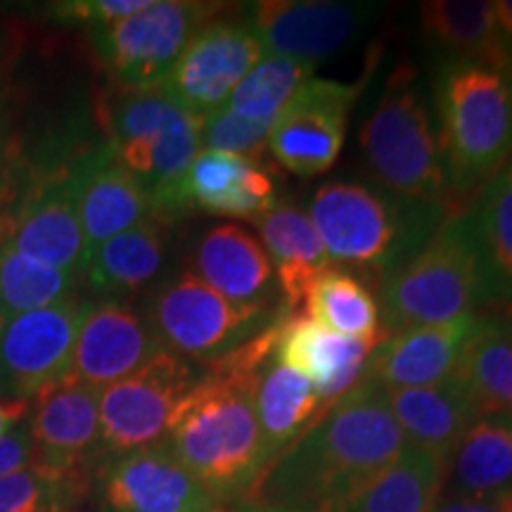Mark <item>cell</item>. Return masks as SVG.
Returning <instances> with one entry per match:
<instances>
[{"label": "cell", "instance_id": "obj_1", "mask_svg": "<svg viewBox=\"0 0 512 512\" xmlns=\"http://www.w3.org/2000/svg\"><path fill=\"white\" fill-rule=\"evenodd\" d=\"M280 320L204 366L169 422L164 441L216 503L245 505L266 475L254 392L275 354Z\"/></svg>", "mask_w": 512, "mask_h": 512}, {"label": "cell", "instance_id": "obj_2", "mask_svg": "<svg viewBox=\"0 0 512 512\" xmlns=\"http://www.w3.org/2000/svg\"><path fill=\"white\" fill-rule=\"evenodd\" d=\"M406 448L382 387L361 380L268 467L245 505L328 512Z\"/></svg>", "mask_w": 512, "mask_h": 512}, {"label": "cell", "instance_id": "obj_3", "mask_svg": "<svg viewBox=\"0 0 512 512\" xmlns=\"http://www.w3.org/2000/svg\"><path fill=\"white\" fill-rule=\"evenodd\" d=\"M458 209L406 202L375 183L335 178L318 185L306 214L332 266L366 273L380 285L413 259Z\"/></svg>", "mask_w": 512, "mask_h": 512}, {"label": "cell", "instance_id": "obj_4", "mask_svg": "<svg viewBox=\"0 0 512 512\" xmlns=\"http://www.w3.org/2000/svg\"><path fill=\"white\" fill-rule=\"evenodd\" d=\"M98 121L107 147L143 185L157 221L176 219L192 204L185 174L202 150V119L192 117L159 86H114L100 95Z\"/></svg>", "mask_w": 512, "mask_h": 512}, {"label": "cell", "instance_id": "obj_5", "mask_svg": "<svg viewBox=\"0 0 512 512\" xmlns=\"http://www.w3.org/2000/svg\"><path fill=\"white\" fill-rule=\"evenodd\" d=\"M434 110L448 188L456 200L475 195L512 159V69L439 64Z\"/></svg>", "mask_w": 512, "mask_h": 512}, {"label": "cell", "instance_id": "obj_6", "mask_svg": "<svg viewBox=\"0 0 512 512\" xmlns=\"http://www.w3.org/2000/svg\"><path fill=\"white\" fill-rule=\"evenodd\" d=\"M384 335L477 316L486 278L470 209L453 211L430 242L377 285Z\"/></svg>", "mask_w": 512, "mask_h": 512}, {"label": "cell", "instance_id": "obj_7", "mask_svg": "<svg viewBox=\"0 0 512 512\" xmlns=\"http://www.w3.org/2000/svg\"><path fill=\"white\" fill-rule=\"evenodd\" d=\"M358 143L377 188L406 202L458 207L441 162L432 110L411 64H401L389 76Z\"/></svg>", "mask_w": 512, "mask_h": 512}, {"label": "cell", "instance_id": "obj_8", "mask_svg": "<svg viewBox=\"0 0 512 512\" xmlns=\"http://www.w3.org/2000/svg\"><path fill=\"white\" fill-rule=\"evenodd\" d=\"M283 309H247L221 297L190 271L164 283L147 306V323L166 351L209 366L285 318Z\"/></svg>", "mask_w": 512, "mask_h": 512}, {"label": "cell", "instance_id": "obj_9", "mask_svg": "<svg viewBox=\"0 0 512 512\" xmlns=\"http://www.w3.org/2000/svg\"><path fill=\"white\" fill-rule=\"evenodd\" d=\"M200 375V366L162 351L138 373L100 389V453L119 458L162 444L176 406Z\"/></svg>", "mask_w": 512, "mask_h": 512}, {"label": "cell", "instance_id": "obj_10", "mask_svg": "<svg viewBox=\"0 0 512 512\" xmlns=\"http://www.w3.org/2000/svg\"><path fill=\"white\" fill-rule=\"evenodd\" d=\"M219 8L190 0H147L143 10L95 29V48L119 86H162L192 36L219 15Z\"/></svg>", "mask_w": 512, "mask_h": 512}, {"label": "cell", "instance_id": "obj_11", "mask_svg": "<svg viewBox=\"0 0 512 512\" xmlns=\"http://www.w3.org/2000/svg\"><path fill=\"white\" fill-rule=\"evenodd\" d=\"M264 57V46L245 17H214L192 36L162 81V91L192 117L221 110L238 83Z\"/></svg>", "mask_w": 512, "mask_h": 512}, {"label": "cell", "instance_id": "obj_12", "mask_svg": "<svg viewBox=\"0 0 512 512\" xmlns=\"http://www.w3.org/2000/svg\"><path fill=\"white\" fill-rule=\"evenodd\" d=\"M366 79L344 83L309 79L292 95L268 133V152L299 178L325 174L335 166L347 136L349 114Z\"/></svg>", "mask_w": 512, "mask_h": 512}, {"label": "cell", "instance_id": "obj_13", "mask_svg": "<svg viewBox=\"0 0 512 512\" xmlns=\"http://www.w3.org/2000/svg\"><path fill=\"white\" fill-rule=\"evenodd\" d=\"M88 304L72 294L0 323V382L8 384L12 394L34 399L50 384L72 375L76 337Z\"/></svg>", "mask_w": 512, "mask_h": 512}, {"label": "cell", "instance_id": "obj_14", "mask_svg": "<svg viewBox=\"0 0 512 512\" xmlns=\"http://www.w3.org/2000/svg\"><path fill=\"white\" fill-rule=\"evenodd\" d=\"M31 470L86 489V465L100 453L98 389L74 375L31 399Z\"/></svg>", "mask_w": 512, "mask_h": 512}, {"label": "cell", "instance_id": "obj_15", "mask_svg": "<svg viewBox=\"0 0 512 512\" xmlns=\"http://www.w3.org/2000/svg\"><path fill=\"white\" fill-rule=\"evenodd\" d=\"M373 8L342 0H261L247 10L264 53L318 64L356 41Z\"/></svg>", "mask_w": 512, "mask_h": 512}, {"label": "cell", "instance_id": "obj_16", "mask_svg": "<svg viewBox=\"0 0 512 512\" xmlns=\"http://www.w3.org/2000/svg\"><path fill=\"white\" fill-rule=\"evenodd\" d=\"M100 494L107 512H214L221 505L166 441L110 458L100 475Z\"/></svg>", "mask_w": 512, "mask_h": 512}, {"label": "cell", "instance_id": "obj_17", "mask_svg": "<svg viewBox=\"0 0 512 512\" xmlns=\"http://www.w3.org/2000/svg\"><path fill=\"white\" fill-rule=\"evenodd\" d=\"M166 351L145 313L119 299L91 302L81 320L74 347L72 375L93 389H105L138 373Z\"/></svg>", "mask_w": 512, "mask_h": 512}, {"label": "cell", "instance_id": "obj_18", "mask_svg": "<svg viewBox=\"0 0 512 512\" xmlns=\"http://www.w3.org/2000/svg\"><path fill=\"white\" fill-rule=\"evenodd\" d=\"M0 240L17 252L79 278L86 266V238L76 211L69 169L31 188L15 219L0 226Z\"/></svg>", "mask_w": 512, "mask_h": 512}, {"label": "cell", "instance_id": "obj_19", "mask_svg": "<svg viewBox=\"0 0 512 512\" xmlns=\"http://www.w3.org/2000/svg\"><path fill=\"white\" fill-rule=\"evenodd\" d=\"M190 273L238 306L283 309L266 249L235 221L214 223L197 235L190 252Z\"/></svg>", "mask_w": 512, "mask_h": 512}, {"label": "cell", "instance_id": "obj_20", "mask_svg": "<svg viewBox=\"0 0 512 512\" xmlns=\"http://www.w3.org/2000/svg\"><path fill=\"white\" fill-rule=\"evenodd\" d=\"M380 342L342 337L309 316L287 313L278 325L275 358L306 377L316 389L320 406L328 411L366 377L368 361Z\"/></svg>", "mask_w": 512, "mask_h": 512}, {"label": "cell", "instance_id": "obj_21", "mask_svg": "<svg viewBox=\"0 0 512 512\" xmlns=\"http://www.w3.org/2000/svg\"><path fill=\"white\" fill-rule=\"evenodd\" d=\"M69 178L88 254L114 235L155 219L143 185L119 164L107 145L76 159L69 166Z\"/></svg>", "mask_w": 512, "mask_h": 512}, {"label": "cell", "instance_id": "obj_22", "mask_svg": "<svg viewBox=\"0 0 512 512\" xmlns=\"http://www.w3.org/2000/svg\"><path fill=\"white\" fill-rule=\"evenodd\" d=\"M477 323L479 313L451 323L420 325L387 335L370 356L363 380L384 389L430 387L453 380Z\"/></svg>", "mask_w": 512, "mask_h": 512}, {"label": "cell", "instance_id": "obj_23", "mask_svg": "<svg viewBox=\"0 0 512 512\" xmlns=\"http://www.w3.org/2000/svg\"><path fill=\"white\" fill-rule=\"evenodd\" d=\"M192 207L223 219L256 221L275 204V181L264 164L226 152L200 150L185 174Z\"/></svg>", "mask_w": 512, "mask_h": 512}, {"label": "cell", "instance_id": "obj_24", "mask_svg": "<svg viewBox=\"0 0 512 512\" xmlns=\"http://www.w3.org/2000/svg\"><path fill=\"white\" fill-rule=\"evenodd\" d=\"M382 392L408 446L432 453L446 463L467 427L479 418L475 403L458 380H446L430 387H382Z\"/></svg>", "mask_w": 512, "mask_h": 512}, {"label": "cell", "instance_id": "obj_25", "mask_svg": "<svg viewBox=\"0 0 512 512\" xmlns=\"http://www.w3.org/2000/svg\"><path fill=\"white\" fill-rule=\"evenodd\" d=\"M254 223L259 228L261 247L273 264L283 309L294 313L304 304L313 280L332 266L323 240L309 214L285 200H275Z\"/></svg>", "mask_w": 512, "mask_h": 512}, {"label": "cell", "instance_id": "obj_26", "mask_svg": "<svg viewBox=\"0 0 512 512\" xmlns=\"http://www.w3.org/2000/svg\"><path fill=\"white\" fill-rule=\"evenodd\" d=\"M420 34L439 64L482 62L512 69L498 41L494 3L430 0L418 8Z\"/></svg>", "mask_w": 512, "mask_h": 512}, {"label": "cell", "instance_id": "obj_27", "mask_svg": "<svg viewBox=\"0 0 512 512\" xmlns=\"http://www.w3.org/2000/svg\"><path fill=\"white\" fill-rule=\"evenodd\" d=\"M166 264V230L164 223L147 219L140 226L126 230L102 242L88 254L83 278L93 292L105 299L124 302L157 283Z\"/></svg>", "mask_w": 512, "mask_h": 512}, {"label": "cell", "instance_id": "obj_28", "mask_svg": "<svg viewBox=\"0 0 512 512\" xmlns=\"http://www.w3.org/2000/svg\"><path fill=\"white\" fill-rule=\"evenodd\" d=\"M446 496L494 498L512 491V418L479 415L446 465Z\"/></svg>", "mask_w": 512, "mask_h": 512}, {"label": "cell", "instance_id": "obj_29", "mask_svg": "<svg viewBox=\"0 0 512 512\" xmlns=\"http://www.w3.org/2000/svg\"><path fill=\"white\" fill-rule=\"evenodd\" d=\"M254 403L266 472L325 413L313 384L292 368L283 366L275 354L261 368Z\"/></svg>", "mask_w": 512, "mask_h": 512}, {"label": "cell", "instance_id": "obj_30", "mask_svg": "<svg viewBox=\"0 0 512 512\" xmlns=\"http://www.w3.org/2000/svg\"><path fill=\"white\" fill-rule=\"evenodd\" d=\"M446 465V460L408 446L328 512H432L444 494Z\"/></svg>", "mask_w": 512, "mask_h": 512}, {"label": "cell", "instance_id": "obj_31", "mask_svg": "<svg viewBox=\"0 0 512 512\" xmlns=\"http://www.w3.org/2000/svg\"><path fill=\"white\" fill-rule=\"evenodd\" d=\"M458 380L479 415L512 418V316H479L460 358Z\"/></svg>", "mask_w": 512, "mask_h": 512}, {"label": "cell", "instance_id": "obj_32", "mask_svg": "<svg viewBox=\"0 0 512 512\" xmlns=\"http://www.w3.org/2000/svg\"><path fill=\"white\" fill-rule=\"evenodd\" d=\"M486 278V304L512 311V159L470 207Z\"/></svg>", "mask_w": 512, "mask_h": 512}, {"label": "cell", "instance_id": "obj_33", "mask_svg": "<svg viewBox=\"0 0 512 512\" xmlns=\"http://www.w3.org/2000/svg\"><path fill=\"white\" fill-rule=\"evenodd\" d=\"M306 316L337 335L363 342H380L382 330L380 304L363 275L349 268L330 266L313 280L304 299Z\"/></svg>", "mask_w": 512, "mask_h": 512}, {"label": "cell", "instance_id": "obj_34", "mask_svg": "<svg viewBox=\"0 0 512 512\" xmlns=\"http://www.w3.org/2000/svg\"><path fill=\"white\" fill-rule=\"evenodd\" d=\"M313 76H316V64L264 53L223 107L256 124L273 126L292 95Z\"/></svg>", "mask_w": 512, "mask_h": 512}, {"label": "cell", "instance_id": "obj_35", "mask_svg": "<svg viewBox=\"0 0 512 512\" xmlns=\"http://www.w3.org/2000/svg\"><path fill=\"white\" fill-rule=\"evenodd\" d=\"M76 275L43 264L0 240V318L43 309L72 297Z\"/></svg>", "mask_w": 512, "mask_h": 512}, {"label": "cell", "instance_id": "obj_36", "mask_svg": "<svg viewBox=\"0 0 512 512\" xmlns=\"http://www.w3.org/2000/svg\"><path fill=\"white\" fill-rule=\"evenodd\" d=\"M83 486L27 470L0 479V512H69Z\"/></svg>", "mask_w": 512, "mask_h": 512}, {"label": "cell", "instance_id": "obj_37", "mask_svg": "<svg viewBox=\"0 0 512 512\" xmlns=\"http://www.w3.org/2000/svg\"><path fill=\"white\" fill-rule=\"evenodd\" d=\"M268 133H271L268 124H256L228 107H221L202 119L200 145L202 150L226 152L264 164L261 157L268 150Z\"/></svg>", "mask_w": 512, "mask_h": 512}, {"label": "cell", "instance_id": "obj_38", "mask_svg": "<svg viewBox=\"0 0 512 512\" xmlns=\"http://www.w3.org/2000/svg\"><path fill=\"white\" fill-rule=\"evenodd\" d=\"M145 3L147 0H69V3L50 5V10L67 22H83L91 29H102L143 10Z\"/></svg>", "mask_w": 512, "mask_h": 512}, {"label": "cell", "instance_id": "obj_39", "mask_svg": "<svg viewBox=\"0 0 512 512\" xmlns=\"http://www.w3.org/2000/svg\"><path fill=\"white\" fill-rule=\"evenodd\" d=\"M34 446H31L29 422H22L5 437H0V479L17 475V472L31 467Z\"/></svg>", "mask_w": 512, "mask_h": 512}, {"label": "cell", "instance_id": "obj_40", "mask_svg": "<svg viewBox=\"0 0 512 512\" xmlns=\"http://www.w3.org/2000/svg\"><path fill=\"white\" fill-rule=\"evenodd\" d=\"M432 512H512V491L494 498L441 496Z\"/></svg>", "mask_w": 512, "mask_h": 512}, {"label": "cell", "instance_id": "obj_41", "mask_svg": "<svg viewBox=\"0 0 512 512\" xmlns=\"http://www.w3.org/2000/svg\"><path fill=\"white\" fill-rule=\"evenodd\" d=\"M31 413V399L0 392V437L22 425Z\"/></svg>", "mask_w": 512, "mask_h": 512}, {"label": "cell", "instance_id": "obj_42", "mask_svg": "<svg viewBox=\"0 0 512 512\" xmlns=\"http://www.w3.org/2000/svg\"><path fill=\"white\" fill-rule=\"evenodd\" d=\"M494 17L498 41H501L503 53L512 67V0H498V3H494Z\"/></svg>", "mask_w": 512, "mask_h": 512}, {"label": "cell", "instance_id": "obj_43", "mask_svg": "<svg viewBox=\"0 0 512 512\" xmlns=\"http://www.w3.org/2000/svg\"><path fill=\"white\" fill-rule=\"evenodd\" d=\"M242 512H280L273 508H259V505H242Z\"/></svg>", "mask_w": 512, "mask_h": 512}, {"label": "cell", "instance_id": "obj_44", "mask_svg": "<svg viewBox=\"0 0 512 512\" xmlns=\"http://www.w3.org/2000/svg\"><path fill=\"white\" fill-rule=\"evenodd\" d=\"M214 512H228V510H226V508H223V505H219V508H216Z\"/></svg>", "mask_w": 512, "mask_h": 512}, {"label": "cell", "instance_id": "obj_45", "mask_svg": "<svg viewBox=\"0 0 512 512\" xmlns=\"http://www.w3.org/2000/svg\"><path fill=\"white\" fill-rule=\"evenodd\" d=\"M0 323H3V318H0Z\"/></svg>", "mask_w": 512, "mask_h": 512}]
</instances>
